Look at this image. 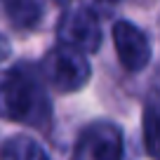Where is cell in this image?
Here are the masks:
<instances>
[{
	"label": "cell",
	"instance_id": "cell-1",
	"mask_svg": "<svg viewBox=\"0 0 160 160\" xmlns=\"http://www.w3.org/2000/svg\"><path fill=\"white\" fill-rule=\"evenodd\" d=\"M0 118L24 125H42L50 118V101L38 75L24 66L0 73Z\"/></svg>",
	"mask_w": 160,
	"mask_h": 160
},
{
	"label": "cell",
	"instance_id": "cell-2",
	"mask_svg": "<svg viewBox=\"0 0 160 160\" xmlns=\"http://www.w3.org/2000/svg\"><path fill=\"white\" fill-rule=\"evenodd\" d=\"M90 73L92 68L85 54L64 45L52 47L42 59V78L47 80V85L52 90L61 92V94L85 87L90 80Z\"/></svg>",
	"mask_w": 160,
	"mask_h": 160
},
{
	"label": "cell",
	"instance_id": "cell-3",
	"mask_svg": "<svg viewBox=\"0 0 160 160\" xmlns=\"http://www.w3.org/2000/svg\"><path fill=\"white\" fill-rule=\"evenodd\" d=\"M57 35H59V45L71 47L75 52H97L101 45V26L97 17L90 10H68L59 19L57 26Z\"/></svg>",
	"mask_w": 160,
	"mask_h": 160
},
{
	"label": "cell",
	"instance_id": "cell-4",
	"mask_svg": "<svg viewBox=\"0 0 160 160\" xmlns=\"http://www.w3.org/2000/svg\"><path fill=\"white\" fill-rule=\"evenodd\" d=\"M73 160H122V134L115 125L94 122L78 137Z\"/></svg>",
	"mask_w": 160,
	"mask_h": 160
},
{
	"label": "cell",
	"instance_id": "cell-5",
	"mask_svg": "<svg viewBox=\"0 0 160 160\" xmlns=\"http://www.w3.org/2000/svg\"><path fill=\"white\" fill-rule=\"evenodd\" d=\"M113 45L120 64L127 71H141L151 59L148 35L130 21H118L113 26Z\"/></svg>",
	"mask_w": 160,
	"mask_h": 160
},
{
	"label": "cell",
	"instance_id": "cell-6",
	"mask_svg": "<svg viewBox=\"0 0 160 160\" xmlns=\"http://www.w3.org/2000/svg\"><path fill=\"white\" fill-rule=\"evenodd\" d=\"M0 160H50L42 146L31 137H12L0 148Z\"/></svg>",
	"mask_w": 160,
	"mask_h": 160
},
{
	"label": "cell",
	"instance_id": "cell-7",
	"mask_svg": "<svg viewBox=\"0 0 160 160\" xmlns=\"http://www.w3.org/2000/svg\"><path fill=\"white\" fill-rule=\"evenodd\" d=\"M12 24L19 28H33L42 14V0H2Z\"/></svg>",
	"mask_w": 160,
	"mask_h": 160
},
{
	"label": "cell",
	"instance_id": "cell-8",
	"mask_svg": "<svg viewBox=\"0 0 160 160\" xmlns=\"http://www.w3.org/2000/svg\"><path fill=\"white\" fill-rule=\"evenodd\" d=\"M144 146L153 160H160V113L155 108L144 113Z\"/></svg>",
	"mask_w": 160,
	"mask_h": 160
},
{
	"label": "cell",
	"instance_id": "cell-9",
	"mask_svg": "<svg viewBox=\"0 0 160 160\" xmlns=\"http://www.w3.org/2000/svg\"><path fill=\"white\" fill-rule=\"evenodd\" d=\"M10 54V42L5 40V35H0V61Z\"/></svg>",
	"mask_w": 160,
	"mask_h": 160
},
{
	"label": "cell",
	"instance_id": "cell-10",
	"mask_svg": "<svg viewBox=\"0 0 160 160\" xmlns=\"http://www.w3.org/2000/svg\"><path fill=\"white\" fill-rule=\"evenodd\" d=\"M101 2H118V0H101Z\"/></svg>",
	"mask_w": 160,
	"mask_h": 160
}]
</instances>
